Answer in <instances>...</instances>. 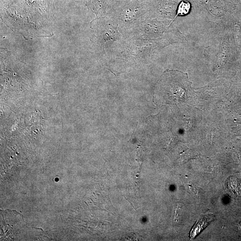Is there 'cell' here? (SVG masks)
I'll use <instances>...</instances> for the list:
<instances>
[{
  "mask_svg": "<svg viewBox=\"0 0 241 241\" xmlns=\"http://www.w3.org/2000/svg\"><path fill=\"white\" fill-rule=\"evenodd\" d=\"M191 9L190 3L187 1H182L180 3L177 10V15L175 17L176 18L178 16H184L189 14Z\"/></svg>",
  "mask_w": 241,
  "mask_h": 241,
  "instance_id": "3",
  "label": "cell"
},
{
  "mask_svg": "<svg viewBox=\"0 0 241 241\" xmlns=\"http://www.w3.org/2000/svg\"><path fill=\"white\" fill-rule=\"evenodd\" d=\"M161 95L166 103L186 102L189 98L191 83L187 74L179 72L167 73L159 82Z\"/></svg>",
  "mask_w": 241,
  "mask_h": 241,
  "instance_id": "1",
  "label": "cell"
},
{
  "mask_svg": "<svg viewBox=\"0 0 241 241\" xmlns=\"http://www.w3.org/2000/svg\"><path fill=\"white\" fill-rule=\"evenodd\" d=\"M213 214L209 213L201 215L199 217L194 226L190 232V237L193 239L201 232L207 226L209 225L214 219Z\"/></svg>",
  "mask_w": 241,
  "mask_h": 241,
  "instance_id": "2",
  "label": "cell"
}]
</instances>
